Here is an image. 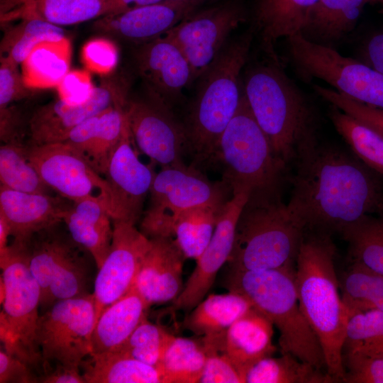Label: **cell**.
Instances as JSON below:
<instances>
[{
	"instance_id": "8",
	"label": "cell",
	"mask_w": 383,
	"mask_h": 383,
	"mask_svg": "<svg viewBox=\"0 0 383 383\" xmlns=\"http://www.w3.org/2000/svg\"><path fill=\"white\" fill-rule=\"evenodd\" d=\"M0 267L1 348L30 366L38 379L43 364L37 341L40 290L23 246L9 243L0 254Z\"/></svg>"
},
{
	"instance_id": "41",
	"label": "cell",
	"mask_w": 383,
	"mask_h": 383,
	"mask_svg": "<svg viewBox=\"0 0 383 383\" xmlns=\"http://www.w3.org/2000/svg\"><path fill=\"white\" fill-rule=\"evenodd\" d=\"M125 106L115 104L101 114L93 140L84 153L93 167L104 175L109 159L119 143L126 117Z\"/></svg>"
},
{
	"instance_id": "22",
	"label": "cell",
	"mask_w": 383,
	"mask_h": 383,
	"mask_svg": "<svg viewBox=\"0 0 383 383\" xmlns=\"http://www.w3.org/2000/svg\"><path fill=\"white\" fill-rule=\"evenodd\" d=\"M150 245L133 287L149 306L174 301L184 288L183 267L187 260L172 237L150 238Z\"/></svg>"
},
{
	"instance_id": "11",
	"label": "cell",
	"mask_w": 383,
	"mask_h": 383,
	"mask_svg": "<svg viewBox=\"0 0 383 383\" xmlns=\"http://www.w3.org/2000/svg\"><path fill=\"white\" fill-rule=\"evenodd\" d=\"M289 60L304 80L321 79L337 91L383 109V74L334 48L311 43L299 33L288 38Z\"/></svg>"
},
{
	"instance_id": "12",
	"label": "cell",
	"mask_w": 383,
	"mask_h": 383,
	"mask_svg": "<svg viewBox=\"0 0 383 383\" xmlns=\"http://www.w3.org/2000/svg\"><path fill=\"white\" fill-rule=\"evenodd\" d=\"M96 321L92 294L58 301L41 313L37 341L43 369L55 363L80 368L82 362L91 354Z\"/></svg>"
},
{
	"instance_id": "35",
	"label": "cell",
	"mask_w": 383,
	"mask_h": 383,
	"mask_svg": "<svg viewBox=\"0 0 383 383\" xmlns=\"http://www.w3.org/2000/svg\"><path fill=\"white\" fill-rule=\"evenodd\" d=\"M339 233L348 243L352 261L383 274V212L365 215Z\"/></svg>"
},
{
	"instance_id": "20",
	"label": "cell",
	"mask_w": 383,
	"mask_h": 383,
	"mask_svg": "<svg viewBox=\"0 0 383 383\" xmlns=\"http://www.w3.org/2000/svg\"><path fill=\"white\" fill-rule=\"evenodd\" d=\"M135 58L149 94L170 106L180 99L184 88L194 82L187 59L165 34L140 44Z\"/></svg>"
},
{
	"instance_id": "3",
	"label": "cell",
	"mask_w": 383,
	"mask_h": 383,
	"mask_svg": "<svg viewBox=\"0 0 383 383\" xmlns=\"http://www.w3.org/2000/svg\"><path fill=\"white\" fill-rule=\"evenodd\" d=\"M243 91L276 155L288 167L294 165L300 152L318 140L317 117L309 99L279 60L270 57L246 70Z\"/></svg>"
},
{
	"instance_id": "9",
	"label": "cell",
	"mask_w": 383,
	"mask_h": 383,
	"mask_svg": "<svg viewBox=\"0 0 383 383\" xmlns=\"http://www.w3.org/2000/svg\"><path fill=\"white\" fill-rule=\"evenodd\" d=\"M21 245L40 287V313L58 301L92 294L95 261L72 238L63 221L37 232Z\"/></svg>"
},
{
	"instance_id": "51",
	"label": "cell",
	"mask_w": 383,
	"mask_h": 383,
	"mask_svg": "<svg viewBox=\"0 0 383 383\" xmlns=\"http://www.w3.org/2000/svg\"><path fill=\"white\" fill-rule=\"evenodd\" d=\"M0 139L3 143L23 145L20 115L14 107L0 108Z\"/></svg>"
},
{
	"instance_id": "42",
	"label": "cell",
	"mask_w": 383,
	"mask_h": 383,
	"mask_svg": "<svg viewBox=\"0 0 383 383\" xmlns=\"http://www.w3.org/2000/svg\"><path fill=\"white\" fill-rule=\"evenodd\" d=\"M174 336L163 326L145 317L118 352L159 368Z\"/></svg>"
},
{
	"instance_id": "48",
	"label": "cell",
	"mask_w": 383,
	"mask_h": 383,
	"mask_svg": "<svg viewBox=\"0 0 383 383\" xmlns=\"http://www.w3.org/2000/svg\"><path fill=\"white\" fill-rule=\"evenodd\" d=\"M14 62L0 57V108L9 106L29 93L22 73Z\"/></svg>"
},
{
	"instance_id": "38",
	"label": "cell",
	"mask_w": 383,
	"mask_h": 383,
	"mask_svg": "<svg viewBox=\"0 0 383 383\" xmlns=\"http://www.w3.org/2000/svg\"><path fill=\"white\" fill-rule=\"evenodd\" d=\"M329 118L353 154L365 165L383 176V137L335 106Z\"/></svg>"
},
{
	"instance_id": "25",
	"label": "cell",
	"mask_w": 383,
	"mask_h": 383,
	"mask_svg": "<svg viewBox=\"0 0 383 383\" xmlns=\"http://www.w3.org/2000/svg\"><path fill=\"white\" fill-rule=\"evenodd\" d=\"M273 327L268 317L252 306L228 329L226 352L245 377L252 366L276 350Z\"/></svg>"
},
{
	"instance_id": "14",
	"label": "cell",
	"mask_w": 383,
	"mask_h": 383,
	"mask_svg": "<svg viewBox=\"0 0 383 383\" xmlns=\"http://www.w3.org/2000/svg\"><path fill=\"white\" fill-rule=\"evenodd\" d=\"M27 157L57 195L73 202L100 198L109 212L110 190L105 177L85 156L65 142L26 146Z\"/></svg>"
},
{
	"instance_id": "15",
	"label": "cell",
	"mask_w": 383,
	"mask_h": 383,
	"mask_svg": "<svg viewBox=\"0 0 383 383\" xmlns=\"http://www.w3.org/2000/svg\"><path fill=\"white\" fill-rule=\"evenodd\" d=\"M124 111L133 142L152 164L165 167L184 163L187 131L171 106L150 94L148 99L128 101Z\"/></svg>"
},
{
	"instance_id": "55",
	"label": "cell",
	"mask_w": 383,
	"mask_h": 383,
	"mask_svg": "<svg viewBox=\"0 0 383 383\" xmlns=\"http://www.w3.org/2000/svg\"><path fill=\"white\" fill-rule=\"evenodd\" d=\"M9 236H11L9 227L4 218L0 216V254L6 250L9 245Z\"/></svg>"
},
{
	"instance_id": "1",
	"label": "cell",
	"mask_w": 383,
	"mask_h": 383,
	"mask_svg": "<svg viewBox=\"0 0 383 383\" xmlns=\"http://www.w3.org/2000/svg\"><path fill=\"white\" fill-rule=\"evenodd\" d=\"M294 165L287 204L306 229L339 233L365 215L383 212L382 175L355 155L317 140Z\"/></svg>"
},
{
	"instance_id": "32",
	"label": "cell",
	"mask_w": 383,
	"mask_h": 383,
	"mask_svg": "<svg viewBox=\"0 0 383 383\" xmlns=\"http://www.w3.org/2000/svg\"><path fill=\"white\" fill-rule=\"evenodd\" d=\"M71 44L67 38L38 45L22 62V75L29 89L56 88L70 71Z\"/></svg>"
},
{
	"instance_id": "56",
	"label": "cell",
	"mask_w": 383,
	"mask_h": 383,
	"mask_svg": "<svg viewBox=\"0 0 383 383\" xmlns=\"http://www.w3.org/2000/svg\"><path fill=\"white\" fill-rule=\"evenodd\" d=\"M25 0H0V16L17 9Z\"/></svg>"
},
{
	"instance_id": "27",
	"label": "cell",
	"mask_w": 383,
	"mask_h": 383,
	"mask_svg": "<svg viewBox=\"0 0 383 383\" xmlns=\"http://www.w3.org/2000/svg\"><path fill=\"white\" fill-rule=\"evenodd\" d=\"M149 307L132 286L125 295L101 313L93 330L90 355L119 350L146 317Z\"/></svg>"
},
{
	"instance_id": "7",
	"label": "cell",
	"mask_w": 383,
	"mask_h": 383,
	"mask_svg": "<svg viewBox=\"0 0 383 383\" xmlns=\"http://www.w3.org/2000/svg\"><path fill=\"white\" fill-rule=\"evenodd\" d=\"M306 228L282 198H248L239 216L230 270L257 271L295 265Z\"/></svg>"
},
{
	"instance_id": "45",
	"label": "cell",
	"mask_w": 383,
	"mask_h": 383,
	"mask_svg": "<svg viewBox=\"0 0 383 383\" xmlns=\"http://www.w3.org/2000/svg\"><path fill=\"white\" fill-rule=\"evenodd\" d=\"M345 382L383 383V350H353L343 353Z\"/></svg>"
},
{
	"instance_id": "26",
	"label": "cell",
	"mask_w": 383,
	"mask_h": 383,
	"mask_svg": "<svg viewBox=\"0 0 383 383\" xmlns=\"http://www.w3.org/2000/svg\"><path fill=\"white\" fill-rule=\"evenodd\" d=\"M318 0H255L250 15L267 56L278 59L276 42L299 33Z\"/></svg>"
},
{
	"instance_id": "2",
	"label": "cell",
	"mask_w": 383,
	"mask_h": 383,
	"mask_svg": "<svg viewBox=\"0 0 383 383\" xmlns=\"http://www.w3.org/2000/svg\"><path fill=\"white\" fill-rule=\"evenodd\" d=\"M335 256L330 233L306 229L294 278L299 305L321 343L327 372L335 382H345L343 350L348 315L339 292Z\"/></svg>"
},
{
	"instance_id": "49",
	"label": "cell",
	"mask_w": 383,
	"mask_h": 383,
	"mask_svg": "<svg viewBox=\"0 0 383 383\" xmlns=\"http://www.w3.org/2000/svg\"><path fill=\"white\" fill-rule=\"evenodd\" d=\"M0 383H38V375L20 358L1 348Z\"/></svg>"
},
{
	"instance_id": "54",
	"label": "cell",
	"mask_w": 383,
	"mask_h": 383,
	"mask_svg": "<svg viewBox=\"0 0 383 383\" xmlns=\"http://www.w3.org/2000/svg\"><path fill=\"white\" fill-rule=\"evenodd\" d=\"M365 52L372 68L383 74V33L374 35L368 41Z\"/></svg>"
},
{
	"instance_id": "39",
	"label": "cell",
	"mask_w": 383,
	"mask_h": 383,
	"mask_svg": "<svg viewBox=\"0 0 383 383\" xmlns=\"http://www.w3.org/2000/svg\"><path fill=\"white\" fill-rule=\"evenodd\" d=\"M206 357L201 338L174 336L159 367L164 383H199Z\"/></svg>"
},
{
	"instance_id": "4",
	"label": "cell",
	"mask_w": 383,
	"mask_h": 383,
	"mask_svg": "<svg viewBox=\"0 0 383 383\" xmlns=\"http://www.w3.org/2000/svg\"><path fill=\"white\" fill-rule=\"evenodd\" d=\"M252 28L228 42L199 84L184 124L188 152L196 162H213L219 139L243 95L241 72L254 38Z\"/></svg>"
},
{
	"instance_id": "43",
	"label": "cell",
	"mask_w": 383,
	"mask_h": 383,
	"mask_svg": "<svg viewBox=\"0 0 383 383\" xmlns=\"http://www.w3.org/2000/svg\"><path fill=\"white\" fill-rule=\"evenodd\" d=\"M353 350H383V311L367 310L348 318L343 353Z\"/></svg>"
},
{
	"instance_id": "21",
	"label": "cell",
	"mask_w": 383,
	"mask_h": 383,
	"mask_svg": "<svg viewBox=\"0 0 383 383\" xmlns=\"http://www.w3.org/2000/svg\"><path fill=\"white\" fill-rule=\"evenodd\" d=\"M206 6L201 0H164L98 18L94 28L139 44L165 35L184 18Z\"/></svg>"
},
{
	"instance_id": "5",
	"label": "cell",
	"mask_w": 383,
	"mask_h": 383,
	"mask_svg": "<svg viewBox=\"0 0 383 383\" xmlns=\"http://www.w3.org/2000/svg\"><path fill=\"white\" fill-rule=\"evenodd\" d=\"M294 272L295 265L257 271L230 270L225 287L247 297L277 328L282 354H292L327 372L321 343L299 305Z\"/></svg>"
},
{
	"instance_id": "13",
	"label": "cell",
	"mask_w": 383,
	"mask_h": 383,
	"mask_svg": "<svg viewBox=\"0 0 383 383\" xmlns=\"http://www.w3.org/2000/svg\"><path fill=\"white\" fill-rule=\"evenodd\" d=\"M249 16L244 0H227L199 9L165 33L187 59L194 82L216 59L231 32Z\"/></svg>"
},
{
	"instance_id": "52",
	"label": "cell",
	"mask_w": 383,
	"mask_h": 383,
	"mask_svg": "<svg viewBox=\"0 0 383 383\" xmlns=\"http://www.w3.org/2000/svg\"><path fill=\"white\" fill-rule=\"evenodd\" d=\"M38 383H85V380L80 368L55 363L43 367Z\"/></svg>"
},
{
	"instance_id": "6",
	"label": "cell",
	"mask_w": 383,
	"mask_h": 383,
	"mask_svg": "<svg viewBox=\"0 0 383 383\" xmlns=\"http://www.w3.org/2000/svg\"><path fill=\"white\" fill-rule=\"evenodd\" d=\"M213 162H219L222 180L232 195L282 198L289 167L279 158L254 118L243 94L236 113L222 133Z\"/></svg>"
},
{
	"instance_id": "50",
	"label": "cell",
	"mask_w": 383,
	"mask_h": 383,
	"mask_svg": "<svg viewBox=\"0 0 383 383\" xmlns=\"http://www.w3.org/2000/svg\"><path fill=\"white\" fill-rule=\"evenodd\" d=\"M101 113L92 116L76 126L64 142L84 155L93 140Z\"/></svg>"
},
{
	"instance_id": "24",
	"label": "cell",
	"mask_w": 383,
	"mask_h": 383,
	"mask_svg": "<svg viewBox=\"0 0 383 383\" xmlns=\"http://www.w3.org/2000/svg\"><path fill=\"white\" fill-rule=\"evenodd\" d=\"M63 222L72 238L91 254L98 270L110 250L113 234L112 218L105 203L96 197L73 201Z\"/></svg>"
},
{
	"instance_id": "33",
	"label": "cell",
	"mask_w": 383,
	"mask_h": 383,
	"mask_svg": "<svg viewBox=\"0 0 383 383\" xmlns=\"http://www.w3.org/2000/svg\"><path fill=\"white\" fill-rule=\"evenodd\" d=\"M12 26H4L0 43V57L16 65L22 64L40 43L66 38L65 30L59 26L36 18H19Z\"/></svg>"
},
{
	"instance_id": "10",
	"label": "cell",
	"mask_w": 383,
	"mask_h": 383,
	"mask_svg": "<svg viewBox=\"0 0 383 383\" xmlns=\"http://www.w3.org/2000/svg\"><path fill=\"white\" fill-rule=\"evenodd\" d=\"M150 203L141 221V232L149 238H173L176 218L202 205L223 206L232 196L223 180L213 182L194 166L184 163L161 167L149 192Z\"/></svg>"
},
{
	"instance_id": "19",
	"label": "cell",
	"mask_w": 383,
	"mask_h": 383,
	"mask_svg": "<svg viewBox=\"0 0 383 383\" xmlns=\"http://www.w3.org/2000/svg\"><path fill=\"white\" fill-rule=\"evenodd\" d=\"M127 101L123 86L104 79L85 103L72 105L60 99L50 102L35 111L28 121L30 145L64 142L79 123L115 104L126 106Z\"/></svg>"
},
{
	"instance_id": "36",
	"label": "cell",
	"mask_w": 383,
	"mask_h": 383,
	"mask_svg": "<svg viewBox=\"0 0 383 383\" xmlns=\"http://www.w3.org/2000/svg\"><path fill=\"white\" fill-rule=\"evenodd\" d=\"M224 205L196 206L184 211L176 218L173 238L187 259L196 260L204 250Z\"/></svg>"
},
{
	"instance_id": "17",
	"label": "cell",
	"mask_w": 383,
	"mask_h": 383,
	"mask_svg": "<svg viewBox=\"0 0 383 383\" xmlns=\"http://www.w3.org/2000/svg\"><path fill=\"white\" fill-rule=\"evenodd\" d=\"M126 118L122 138L112 153L104 174L110 190L112 221L133 225L142 215L155 173L138 158Z\"/></svg>"
},
{
	"instance_id": "28",
	"label": "cell",
	"mask_w": 383,
	"mask_h": 383,
	"mask_svg": "<svg viewBox=\"0 0 383 383\" xmlns=\"http://www.w3.org/2000/svg\"><path fill=\"white\" fill-rule=\"evenodd\" d=\"M367 3L369 0H318L299 33L311 43L333 48L354 29Z\"/></svg>"
},
{
	"instance_id": "18",
	"label": "cell",
	"mask_w": 383,
	"mask_h": 383,
	"mask_svg": "<svg viewBox=\"0 0 383 383\" xmlns=\"http://www.w3.org/2000/svg\"><path fill=\"white\" fill-rule=\"evenodd\" d=\"M248 197L246 192L233 194L222 208L209 243L196 260V265L182 292L173 301L175 310L189 312L209 292L219 270L227 262L231 255L236 225Z\"/></svg>"
},
{
	"instance_id": "53",
	"label": "cell",
	"mask_w": 383,
	"mask_h": 383,
	"mask_svg": "<svg viewBox=\"0 0 383 383\" xmlns=\"http://www.w3.org/2000/svg\"><path fill=\"white\" fill-rule=\"evenodd\" d=\"M162 1L164 0H108L101 16L123 13L136 7L154 4Z\"/></svg>"
},
{
	"instance_id": "34",
	"label": "cell",
	"mask_w": 383,
	"mask_h": 383,
	"mask_svg": "<svg viewBox=\"0 0 383 383\" xmlns=\"http://www.w3.org/2000/svg\"><path fill=\"white\" fill-rule=\"evenodd\" d=\"M247 383H331L334 379L326 371L304 362L292 354L265 357L248 371Z\"/></svg>"
},
{
	"instance_id": "40",
	"label": "cell",
	"mask_w": 383,
	"mask_h": 383,
	"mask_svg": "<svg viewBox=\"0 0 383 383\" xmlns=\"http://www.w3.org/2000/svg\"><path fill=\"white\" fill-rule=\"evenodd\" d=\"M0 182L1 185L18 192L52 194V189L28 160L24 145H1Z\"/></svg>"
},
{
	"instance_id": "31",
	"label": "cell",
	"mask_w": 383,
	"mask_h": 383,
	"mask_svg": "<svg viewBox=\"0 0 383 383\" xmlns=\"http://www.w3.org/2000/svg\"><path fill=\"white\" fill-rule=\"evenodd\" d=\"M108 0H25L8 14L0 16L1 24L22 18H36L64 26L98 18Z\"/></svg>"
},
{
	"instance_id": "37",
	"label": "cell",
	"mask_w": 383,
	"mask_h": 383,
	"mask_svg": "<svg viewBox=\"0 0 383 383\" xmlns=\"http://www.w3.org/2000/svg\"><path fill=\"white\" fill-rule=\"evenodd\" d=\"M339 285L348 318L367 310L383 311V274L352 261Z\"/></svg>"
},
{
	"instance_id": "16",
	"label": "cell",
	"mask_w": 383,
	"mask_h": 383,
	"mask_svg": "<svg viewBox=\"0 0 383 383\" xmlns=\"http://www.w3.org/2000/svg\"><path fill=\"white\" fill-rule=\"evenodd\" d=\"M113 225L110 250L97 270L94 284L96 321L105 308L131 289L150 245V238L135 225L120 221H113Z\"/></svg>"
},
{
	"instance_id": "46",
	"label": "cell",
	"mask_w": 383,
	"mask_h": 383,
	"mask_svg": "<svg viewBox=\"0 0 383 383\" xmlns=\"http://www.w3.org/2000/svg\"><path fill=\"white\" fill-rule=\"evenodd\" d=\"M82 58L88 71L107 74L117 65L118 49L109 40L103 38H94L84 45Z\"/></svg>"
},
{
	"instance_id": "30",
	"label": "cell",
	"mask_w": 383,
	"mask_h": 383,
	"mask_svg": "<svg viewBox=\"0 0 383 383\" xmlns=\"http://www.w3.org/2000/svg\"><path fill=\"white\" fill-rule=\"evenodd\" d=\"M80 370L85 383H164L158 367L118 351L89 355Z\"/></svg>"
},
{
	"instance_id": "29",
	"label": "cell",
	"mask_w": 383,
	"mask_h": 383,
	"mask_svg": "<svg viewBox=\"0 0 383 383\" xmlns=\"http://www.w3.org/2000/svg\"><path fill=\"white\" fill-rule=\"evenodd\" d=\"M252 306L247 297L235 292L211 294L189 311L182 325L201 337L225 335L231 325Z\"/></svg>"
},
{
	"instance_id": "58",
	"label": "cell",
	"mask_w": 383,
	"mask_h": 383,
	"mask_svg": "<svg viewBox=\"0 0 383 383\" xmlns=\"http://www.w3.org/2000/svg\"><path fill=\"white\" fill-rule=\"evenodd\" d=\"M370 3H378L380 4L383 6V0H369Z\"/></svg>"
},
{
	"instance_id": "47",
	"label": "cell",
	"mask_w": 383,
	"mask_h": 383,
	"mask_svg": "<svg viewBox=\"0 0 383 383\" xmlns=\"http://www.w3.org/2000/svg\"><path fill=\"white\" fill-rule=\"evenodd\" d=\"M95 87L88 70H70L56 89L59 99L69 104L78 105L91 97Z\"/></svg>"
},
{
	"instance_id": "23",
	"label": "cell",
	"mask_w": 383,
	"mask_h": 383,
	"mask_svg": "<svg viewBox=\"0 0 383 383\" xmlns=\"http://www.w3.org/2000/svg\"><path fill=\"white\" fill-rule=\"evenodd\" d=\"M70 202L59 195L26 193L0 187V216L9 227L11 242L18 244L63 221Z\"/></svg>"
},
{
	"instance_id": "57",
	"label": "cell",
	"mask_w": 383,
	"mask_h": 383,
	"mask_svg": "<svg viewBox=\"0 0 383 383\" xmlns=\"http://www.w3.org/2000/svg\"><path fill=\"white\" fill-rule=\"evenodd\" d=\"M203 1L204 2H205V4L206 5H209V4H215V3H218V2H221V1H227V0H201Z\"/></svg>"
},
{
	"instance_id": "44",
	"label": "cell",
	"mask_w": 383,
	"mask_h": 383,
	"mask_svg": "<svg viewBox=\"0 0 383 383\" xmlns=\"http://www.w3.org/2000/svg\"><path fill=\"white\" fill-rule=\"evenodd\" d=\"M226 335L201 337L206 362L199 383H245L225 350Z\"/></svg>"
}]
</instances>
